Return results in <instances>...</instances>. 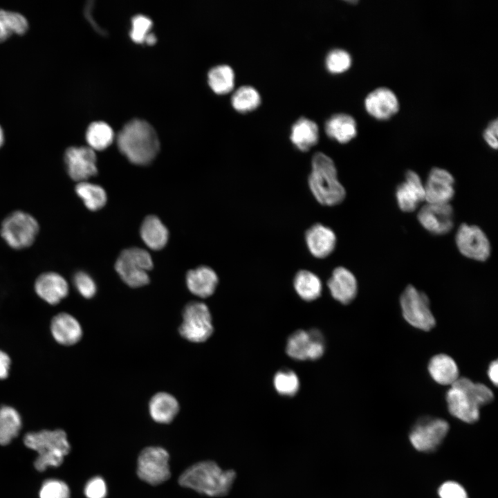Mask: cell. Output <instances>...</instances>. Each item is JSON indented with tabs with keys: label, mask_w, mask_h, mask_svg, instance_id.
I'll use <instances>...</instances> for the list:
<instances>
[{
	"label": "cell",
	"mask_w": 498,
	"mask_h": 498,
	"mask_svg": "<svg viewBox=\"0 0 498 498\" xmlns=\"http://www.w3.org/2000/svg\"><path fill=\"white\" fill-rule=\"evenodd\" d=\"M449 424L438 418H425L412 429L409 440L415 449L421 452H431L437 448L448 434Z\"/></svg>",
	"instance_id": "obj_10"
},
{
	"label": "cell",
	"mask_w": 498,
	"mask_h": 498,
	"mask_svg": "<svg viewBox=\"0 0 498 498\" xmlns=\"http://www.w3.org/2000/svg\"><path fill=\"white\" fill-rule=\"evenodd\" d=\"M21 427V419L16 409L10 406L0 407V445L10 443Z\"/></svg>",
	"instance_id": "obj_30"
},
{
	"label": "cell",
	"mask_w": 498,
	"mask_h": 498,
	"mask_svg": "<svg viewBox=\"0 0 498 498\" xmlns=\"http://www.w3.org/2000/svg\"><path fill=\"white\" fill-rule=\"evenodd\" d=\"M305 239L309 251L317 258L329 256L336 245L334 232L320 223L313 225L306 232Z\"/></svg>",
	"instance_id": "obj_21"
},
{
	"label": "cell",
	"mask_w": 498,
	"mask_h": 498,
	"mask_svg": "<svg viewBox=\"0 0 498 498\" xmlns=\"http://www.w3.org/2000/svg\"><path fill=\"white\" fill-rule=\"evenodd\" d=\"M40 498H70V490L64 482L49 479L44 482L40 492Z\"/></svg>",
	"instance_id": "obj_39"
},
{
	"label": "cell",
	"mask_w": 498,
	"mask_h": 498,
	"mask_svg": "<svg viewBox=\"0 0 498 498\" xmlns=\"http://www.w3.org/2000/svg\"><path fill=\"white\" fill-rule=\"evenodd\" d=\"M452 385L465 391L480 407L490 403L494 398L493 392L489 387L480 382H474L468 378L459 377Z\"/></svg>",
	"instance_id": "obj_36"
},
{
	"label": "cell",
	"mask_w": 498,
	"mask_h": 498,
	"mask_svg": "<svg viewBox=\"0 0 498 498\" xmlns=\"http://www.w3.org/2000/svg\"><path fill=\"white\" fill-rule=\"evenodd\" d=\"M75 190L85 206L91 211L100 210L106 203V192L98 185L88 181L80 182L75 185Z\"/></svg>",
	"instance_id": "obj_32"
},
{
	"label": "cell",
	"mask_w": 498,
	"mask_h": 498,
	"mask_svg": "<svg viewBox=\"0 0 498 498\" xmlns=\"http://www.w3.org/2000/svg\"><path fill=\"white\" fill-rule=\"evenodd\" d=\"M115 268L125 284L132 288H138L149 282L147 271L153 268V261L147 251L133 247L122 251Z\"/></svg>",
	"instance_id": "obj_6"
},
{
	"label": "cell",
	"mask_w": 498,
	"mask_h": 498,
	"mask_svg": "<svg viewBox=\"0 0 498 498\" xmlns=\"http://www.w3.org/2000/svg\"><path fill=\"white\" fill-rule=\"evenodd\" d=\"M427 203H449L454 195V179L447 170L433 168L424 185Z\"/></svg>",
	"instance_id": "obj_15"
},
{
	"label": "cell",
	"mask_w": 498,
	"mask_h": 498,
	"mask_svg": "<svg viewBox=\"0 0 498 498\" xmlns=\"http://www.w3.org/2000/svg\"><path fill=\"white\" fill-rule=\"evenodd\" d=\"M273 384L276 391L283 396H293L299 388L297 376L288 369L279 371L274 377Z\"/></svg>",
	"instance_id": "obj_37"
},
{
	"label": "cell",
	"mask_w": 498,
	"mask_h": 498,
	"mask_svg": "<svg viewBox=\"0 0 498 498\" xmlns=\"http://www.w3.org/2000/svg\"><path fill=\"white\" fill-rule=\"evenodd\" d=\"M39 231L37 220L30 214L16 210L3 220L0 234L12 248L22 250L32 246Z\"/></svg>",
	"instance_id": "obj_5"
},
{
	"label": "cell",
	"mask_w": 498,
	"mask_h": 498,
	"mask_svg": "<svg viewBox=\"0 0 498 498\" xmlns=\"http://www.w3.org/2000/svg\"><path fill=\"white\" fill-rule=\"evenodd\" d=\"M327 284L332 297L343 304H349L357 295L356 277L344 267H338L333 271Z\"/></svg>",
	"instance_id": "obj_19"
},
{
	"label": "cell",
	"mask_w": 498,
	"mask_h": 498,
	"mask_svg": "<svg viewBox=\"0 0 498 498\" xmlns=\"http://www.w3.org/2000/svg\"><path fill=\"white\" fill-rule=\"evenodd\" d=\"M456 244L465 257L477 261H485L490 255V244L484 232L478 226L463 223L456 234Z\"/></svg>",
	"instance_id": "obj_11"
},
{
	"label": "cell",
	"mask_w": 498,
	"mask_h": 498,
	"mask_svg": "<svg viewBox=\"0 0 498 498\" xmlns=\"http://www.w3.org/2000/svg\"><path fill=\"white\" fill-rule=\"evenodd\" d=\"M233 470H223L212 461H203L187 468L178 478L181 486L209 497H223L236 479Z\"/></svg>",
	"instance_id": "obj_2"
},
{
	"label": "cell",
	"mask_w": 498,
	"mask_h": 498,
	"mask_svg": "<svg viewBox=\"0 0 498 498\" xmlns=\"http://www.w3.org/2000/svg\"><path fill=\"white\" fill-rule=\"evenodd\" d=\"M64 160L69 177L80 183L87 181L98 174L96 155L86 146H71L64 152Z\"/></svg>",
	"instance_id": "obj_13"
},
{
	"label": "cell",
	"mask_w": 498,
	"mask_h": 498,
	"mask_svg": "<svg viewBox=\"0 0 498 498\" xmlns=\"http://www.w3.org/2000/svg\"><path fill=\"white\" fill-rule=\"evenodd\" d=\"M4 142V134L3 131L0 125V147L3 145Z\"/></svg>",
	"instance_id": "obj_48"
},
{
	"label": "cell",
	"mask_w": 498,
	"mask_h": 498,
	"mask_svg": "<svg viewBox=\"0 0 498 498\" xmlns=\"http://www.w3.org/2000/svg\"><path fill=\"white\" fill-rule=\"evenodd\" d=\"M10 365V359L7 353L0 351V379L6 378L8 376Z\"/></svg>",
	"instance_id": "obj_45"
},
{
	"label": "cell",
	"mask_w": 498,
	"mask_h": 498,
	"mask_svg": "<svg viewBox=\"0 0 498 498\" xmlns=\"http://www.w3.org/2000/svg\"><path fill=\"white\" fill-rule=\"evenodd\" d=\"M216 273L208 266H200L190 270L186 275V284L194 295L205 298L212 295L218 284Z\"/></svg>",
	"instance_id": "obj_23"
},
{
	"label": "cell",
	"mask_w": 498,
	"mask_h": 498,
	"mask_svg": "<svg viewBox=\"0 0 498 498\" xmlns=\"http://www.w3.org/2000/svg\"><path fill=\"white\" fill-rule=\"evenodd\" d=\"M293 285L298 295L304 300L313 301L321 295L322 282L320 278L311 271L302 270L297 272Z\"/></svg>",
	"instance_id": "obj_29"
},
{
	"label": "cell",
	"mask_w": 498,
	"mask_h": 498,
	"mask_svg": "<svg viewBox=\"0 0 498 498\" xmlns=\"http://www.w3.org/2000/svg\"><path fill=\"white\" fill-rule=\"evenodd\" d=\"M208 80L210 86L215 93L219 94L228 93L234 86V71L227 64L214 66L208 71Z\"/></svg>",
	"instance_id": "obj_33"
},
{
	"label": "cell",
	"mask_w": 498,
	"mask_h": 498,
	"mask_svg": "<svg viewBox=\"0 0 498 498\" xmlns=\"http://www.w3.org/2000/svg\"><path fill=\"white\" fill-rule=\"evenodd\" d=\"M325 64L327 70L333 73L347 71L351 64L350 54L342 48H333L326 55Z\"/></svg>",
	"instance_id": "obj_38"
},
{
	"label": "cell",
	"mask_w": 498,
	"mask_h": 498,
	"mask_svg": "<svg viewBox=\"0 0 498 498\" xmlns=\"http://www.w3.org/2000/svg\"><path fill=\"white\" fill-rule=\"evenodd\" d=\"M131 24V30L129 33L131 39L138 43L145 42L152 25L151 20L147 16L137 15L132 17Z\"/></svg>",
	"instance_id": "obj_40"
},
{
	"label": "cell",
	"mask_w": 498,
	"mask_h": 498,
	"mask_svg": "<svg viewBox=\"0 0 498 498\" xmlns=\"http://www.w3.org/2000/svg\"><path fill=\"white\" fill-rule=\"evenodd\" d=\"M50 330L55 340L64 345L77 343L82 335V329L79 322L66 313L57 314L53 318Z\"/></svg>",
	"instance_id": "obj_22"
},
{
	"label": "cell",
	"mask_w": 498,
	"mask_h": 498,
	"mask_svg": "<svg viewBox=\"0 0 498 498\" xmlns=\"http://www.w3.org/2000/svg\"><path fill=\"white\" fill-rule=\"evenodd\" d=\"M36 293L50 304H56L64 298L68 293V285L66 279L55 272H47L40 275L35 282Z\"/></svg>",
	"instance_id": "obj_20"
},
{
	"label": "cell",
	"mask_w": 498,
	"mask_h": 498,
	"mask_svg": "<svg viewBox=\"0 0 498 498\" xmlns=\"http://www.w3.org/2000/svg\"><path fill=\"white\" fill-rule=\"evenodd\" d=\"M498 121L492 120L483 131V138L487 144L492 149H497L498 147Z\"/></svg>",
	"instance_id": "obj_44"
},
{
	"label": "cell",
	"mask_w": 498,
	"mask_h": 498,
	"mask_svg": "<svg viewBox=\"0 0 498 498\" xmlns=\"http://www.w3.org/2000/svg\"><path fill=\"white\" fill-rule=\"evenodd\" d=\"M178 411L179 405L177 400L168 393H157L149 401V414L151 418L158 423H171Z\"/></svg>",
	"instance_id": "obj_27"
},
{
	"label": "cell",
	"mask_w": 498,
	"mask_h": 498,
	"mask_svg": "<svg viewBox=\"0 0 498 498\" xmlns=\"http://www.w3.org/2000/svg\"><path fill=\"white\" fill-rule=\"evenodd\" d=\"M73 282L78 292L85 298H91L95 294L96 285L87 273L80 271L75 273Z\"/></svg>",
	"instance_id": "obj_41"
},
{
	"label": "cell",
	"mask_w": 498,
	"mask_h": 498,
	"mask_svg": "<svg viewBox=\"0 0 498 498\" xmlns=\"http://www.w3.org/2000/svg\"><path fill=\"white\" fill-rule=\"evenodd\" d=\"M417 216L421 225L434 234H446L453 228L454 211L450 203H427Z\"/></svg>",
	"instance_id": "obj_14"
},
{
	"label": "cell",
	"mask_w": 498,
	"mask_h": 498,
	"mask_svg": "<svg viewBox=\"0 0 498 498\" xmlns=\"http://www.w3.org/2000/svg\"><path fill=\"white\" fill-rule=\"evenodd\" d=\"M405 178V181L396 188V199L402 211L411 212L425 201L424 184L414 171H407Z\"/></svg>",
	"instance_id": "obj_17"
},
{
	"label": "cell",
	"mask_w": 498,
	"mask_h": 498,
	"mask_svg": "<svg viewBox=\"0 0 498 498\" xmlns=\"http://www.w3.org/2000/svg\"><path fill=\"white\" fill-rule=\"evenodd\" d=\"M169 454L161 447L149 446L140 452L137 461L136 472L142 481L158 486L171 477Z\"/></svg>",
	"instance_id": "obj_8"
},
{
	"label": "cell",
	"mask_w": 498,
	"mask_h": 498,
	"mask_svg": "<svg viewBox=\"0 0 498 498\" xmlns=\"http://www.w3.org/2000/svg\"><path fill=\"white\" fill-rule=\"evenodd\" d=\"M114 133L112 128L105 122H91L86 131L89 147L93 150H102L112 142Z\"/></svg>",
	"instance_id": "obj_34"
},
{
	"label": "cell",
	"mask_w": 498,
	"mask_h": 498,
	"mask_svg": "<svg viewBox=\"0 0 498 498\" xmlns=\"http://www.w3.org/2000/svg\"><path fill=\"white\" fill-rule=\"evenodd\" d=\"M446 401L448 410L453 416L468 423L478 421L480 407L463 389L451 385L446 393Z\"/></svg>",
	"instance_id": "obj_16"
},
{
	"label": "cell",
	"mask_w": 498,
	"mask_h": 498,
	"mask_svg": "<svg viewBox=\"0 0 498 498\" xmlns=\"http://www.w3.org/2000/svg\"><path fill=\"white\" fill-rule=\"evenodd\" d=\"M179 333L183 338L196 343L205 342L211 336L212 317L205 304L192 302L185 306Z\"/></svg>",
	"instance_id": "obj_9"
},
{
	"label": "cell",
	"mask_w": 498,
	"mask_h": 498,
	"mask_svg": "<svg viewBox=\"0 0 498 498\" xmlns=\"http://www.w3.org/2000/svg\"><path fill=\"white\" fill-rule=\"evenodd\" d=\"M156 37L154 34L152 33H149V34L146 36L145 42L147 43L148 44H153L156 42Z\"/></svg>",
	"instance_id": "obj_47"
},
{
	"label": "cell",
	"mask_w": 498,
	"mask_h": 498,
	"mask_svg": "<svg viewBox=\"0 0 498 498\" xmlns=\"http://www.w3.org/2000/svg\"><path fill=\"white\" fill-rule=\"evenodd\" d=\"M24 442L28 448L38 453L34 462L38 471L60 465L71 450L66 434L62 430L30 432L24 436Z\"/></svg>",
	"instance_id": "obj_4"
},
{
	"label": "cell",
	"mask_w": 498,
	"mask_h": 498,
	"mask_svg": "<svg viewBox=\"0 0 498 498\" xmlns=\"http://www.w3.org/2000/svg\"><path fill=\"white\" fill-rule=\"evenodd\" d=\"M356 127L355 119L344 113L332 115L324 124L327 136L340 143H347L353 139L357 133Z\"/></svg>",
	"instance_id": "obj_26"
},
{
	"label": "cell",
	"mask_w": 498,
	"mask_h": 498,
	"mask_svg": "<svg viewBox=\"0 0 498 498\" xmlns=\"http://www.w3.org/2000/svg\"><path fill=\"white\" fill-rule=\"evenodd\" d=\"M232 105L240 112H247L256 109L261 102L258 91L250 85L239 86L232 94Z\"/></svg>",
	"instance_id": "obj_35"
},
{
	"label": "cell",
	"mask_w": 498,
	"mask_h": 498,
	"mask_svg": "<svg viewBox=\"0 0 498 498\" xmlns=\"http://www.w3.org/2000/svg\"><path fill=\"white\" fill-rule=\"evenodd\" d=\"M400 304L404 319L412 326L425 331L435 326L429 298L423 292L409 285L400 296Z\"/></svg>",
	"instance_id": "obj_7"
},
{
	"label": "cell",
	"mask_w": 498,
	"mask_h": 498,
	"mask_svg": "<svg viewBox=\"0 0 498 498\" xmlns=\"http://www.w3.org/2000/svg\"><path fill=\"white\" fill-rule=\"evenodd\" d=\"M28 28L27 19L22 14L0 8V42L12 33L22 35Z\"/></svg>",
	"instance_id": "obj_31"
},
{
	"label": "cell",
	"mask_w": 498,
	"mask_h": 498,
	"mask_svg": "<svg viewBox=\"0 0 498 498\" xmlns=\"http://www.w3.org/2000/svg\"><path fill=\"white\" fill-rule=\"evenodd\" d=\"M318 138V126L311 119L301 117L291 127L290 139L295 147L302 151H306L316 145Z\"/></svg>",
	"instance_id": "obj_25"
},
{
	"label": "cell",
	"mask_w": 498,
	"mask_h": 498,
	"mask_svg": "<svg viewBox=\"0 0 498 498\" xmlns=\"http://www.w3.org/2000/svg\"><path fill=\"white\" fill-rule=\"evenodd\" d=\"M84 492L86 498H106L107 486L104 479L100 476L91 478L85 485Z\"/></svg>",
	"instance_id": "obj_42"
},
{
	"label": "cell",
	"mask_w": 498,
	"mask_h": 498,
	"mask_svg": "<svg viewBox=\"0 0 498 498\" xmlns=\"http://www.w3.org/2000/svg\"><path fill=\"white\" fill-rule=\"evenodd\" d=\"M117 145L120 152L133 164L146 165L154 160L160 142L154 127L146 120L135 118L118 132Z\"/></svg>",
	"instance_id": "obj_1"
},
{
	"label": "cell",
	"mask_w": 498,
	"mask_h": 498,
	"mask_svg": "<svg viewBox=\"0 0 498 498\" xmlns=\"http://www.w3.org/2000/svg\"><path fill=\"white\" fill-rule=\"evenodd\" d=\"M487 374L490 380L497 387L498 383V363L497 360L490 364Z\"/></svg>",
	"instance_id": "obj_46"
},
{
	"label": "cell",
	"mask_w": 498,
	"mask_h": 498,
	"mask_svg": "<svg viewBox=\"0 0 498 498\" xmlns=\"http://www.w3.org/2000/svg\"><path fill=\"white\" fill-rule=\"evenodd\" d=\"M365 107L371 116L378 120H385L398 111L399 103L396 95L391 89L379 87L366 96Z\"/></svg>",
	"instance_id": "obj_18"
},
{
	"label": "cell",
	"mask_w": 498,
	"mask_h": 498,
	"mask_svg": "<svg viewBox=\"0 0 498 498\" xmlns=\"http://www.w3.org/2000/svg\"><path fill=\"white\" fill-rule=\"evenodd\" d=\"M308 185L315 199L324 205H338L346 196L345 189L338 178L333 160L322 152L313 156Z\"/></svg>",
	"instance_id": "obj_3"
},
{
	"label": "cell",
	"mask_w": 498,
	"mask_h": 498,
	"mask_svg": "<svg viewBox=\"0 0 498 498\" xmlns=\"http://www.w3.org/2000/svg\"><path fill=\"white\" fill-rule=\"evenodd\" d=\"M286 350L295 360H317L324 351V338L317 329L298 330L288 338Z\"/></svg>",
	"instance_id": "obj_12"
},
{
	"label": "cell",
	"mask_w": 498,
	"mask_h": 498,
	"mask_svg": "<svg viewBox=\"0 0 498 498\" xmlns=\"http://www.w3.org/2000/svg\"><path fill=\"white\" fill-rule=\"evenodd\" d=\"M440 498H468L464 488L453 481L444 482L438 490Z\"/></svg>",
	"instance_id": "obj_43"
},
{
	"label": "cell",
	"mask_w": 498,
	"mask_h": 498,
	"mask_svg": "<svg viewBox=\"0 0 498 498\" xmlns=\"http://www.w3.org/2000/svg\"><path fill=\"white\" fill-rule=\"evenodd\" d=\"M140 236L151 250H158L167 244L169 232L162 221L154 215L147 216L140 227Z\"/></svg>",
	"instance_id": "obj_28"
},
{
	"label": "cell",
	"mask_w": 498,
	"mask_h": 498,
	"mask_svg": "<svg viewBox=\"0 0 498 498\" xmlns=\"http://www.w3.org/2000/svg\"><path fill=\"white\" fill-rule=\"evenodd\" d=\"M427 368L432 379L442 385L451 386L459 378V371L456 362L445 353L433 356Z\"/></svg>",
	"instance_id": "obj_24"
}]
</instances>
